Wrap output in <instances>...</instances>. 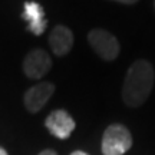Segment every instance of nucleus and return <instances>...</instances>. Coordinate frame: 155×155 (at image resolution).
Instances as JSON below:
<instances>
[{"label": "nucleus", "instance_id": "obj_8", "mask_svg": "<svg viewBox=\"0 0 155 155\" xmlns=\"http://www.w3.org/2000/svg\"><path fill=\"white\" fill-rule=\"evenodd\" d=\"M49 45L56 56H63L69 53L73 46V35L71 29L62 25L56 26L49 35Z\"/></svg>", "mask_w": 155, "mask_h": 155}, {"label": "nucleus", "instance_id": "obj_12", "mask_svg": "<svg viewBox=\"0 0 155 155\" xmlns=\"http://www.w3.org/2000/svg\"><path fill=\"white\" fill-rule=\"evenodd\" d=\"M0 155H9V154H7V151H6V150L0 148Z\"/></svg>", "mask_w": 155, "mask_h": 155}, {"label": "nucleus", "instance_id": "obj_11", "mask_svg": "<svg viewBox=\"0 0 155 155\" xmlns=\"http://www.w3.org/2000/svg\"><path fill=\"white\" fill-rule=\"evenodd\" d=\"M71 155H89V154H86V152H83V151H73Z\"/></svg>", "mask_w": 155, "mask_h": 155}, {"label": "nucleus", "instance_id": "obj_6", "mask_svg": "<svg viewBox=\"0 0 155 155\" xmlns=\"http://www.w3.org/2000/svg\"><path fill=\"white\" fill-rule=\"evenodd\" d=\"M55 92V85L50 82H40L38 85L32 86L30 89H28V92L25 94V106L28 108L29 112L36 114L39 112L46 102L49 101V98Z\"/></svg>", "mask_w": 155, "mask_h": 155}, {"label": "nucleus", "instance_id": "obj_4", "mask_svg": "<svg viewBox=\"0 0 155 155\" xmlns=\"http://www.w3.org/2000/svg\"><path fill=\"white\" fill-rule=\"evenodd\" d=\"M52 59L43 49L30 50L23 61V72L30 79H40L50 71Z\"/></svg>", "mask_w": 155, "mask_h": 155}, {"label": "nucleus", "instance_id": "obj_10", "mask_svg": "<svg viewBox=\"0 0 155 155\" xmlns=\"http://www.w3.org/2000/svg\"><path fill=\"white\" fill-rule=\"evenodd\" d=\"M115 2H119V3H125V5H132V3H137L138 0H115Z\"/></svg>", "mask_w": 155, "mask_h": 155}, {"label": "nucleus", "instance_id": "obj_2", "mask_svg": "<svg viewBox=\"0 0 155 155\" xmlns=\"http://www.w3.org/2000/svg\"><path fill=\"white\" fill-rule=\"evenodd\" d=\"M132 147V135L127 127L114 124L105 129L102 138L104 155H124Z\"/></svg>", "mask_w": 155, "mask_h": 155}, {"label": "nucleus", "instance_id": "obj_9", "mask_svg": "<svg viewBox=\"0 0 155 155\" xmlns=\"http://www.w3.org/2000/svg\"><path fill=\"white\" fill-rule=\"evenodd\" d=\"M39 155H58L55 152V151H52V150H45V151H42Z\"/></svg>", "mask_w": 155, "mask_h": 155}, {"label": "nucleus", "instance_id": "obj_1", "mask_svg": "<svg viewBox=\"0 0 155 155\" xmlns=\"http://www.w3.org/2000/svg\"><path fill=\"white\" fill-rule=\"evenodd\" d=\"M154 79V68L150 62L144 59L134 62L128 69L122 88V99L125 105L131 108L142 105L152 92Z\"/></svg>", "mask_w": 155, "mask_h": 155}, {"label": "nucleus", "instance_id": "obj_5", "mask_svg": "<svg viewBox=\"0 0 155 155\" xmlns=\"http://www.w3.org/2000/svg\"><path fill=\"white\" fill-rule=\"evenodd\" d=\"M45 127L48 128V131L53 137L59 139H66L71 137L72 131L75 129L76 122L65 109H56L46 118Z\"/></svg>", "mask_w": 155, "mask_h": 155}, {"label": "nucleus", "instance_id": "obj_3", "mask_svg": "<svg viewBox=\"0 0 155 155\" xmlns=\"http://www.w3.org/2000/svg\"><path fill=\"white\" fill-rule=\"evenodd\" d=\"M88 42L96 55L104 61H115L119 55V42L105 29H94L88 35Z\"/></svg>", "mask_w": 155, "mask_h": 155}, {"label": "nucleus", "instance_id": "obj_7", "mask_svg": "<svg viewBox=\"0 0 155 155\" xmlns=\"http://www.w3.org/2000/svg\"><path fill=\"white\" fill-rule=\"evenodd\" d=\"M22 17L28 22V30L36 36L43 33L46 26H48V20L45 19L43 7L35 2L25 3V10H23Z\"/></svg>", "mask_w": 155, "mask_h": 155}]
</instances>
